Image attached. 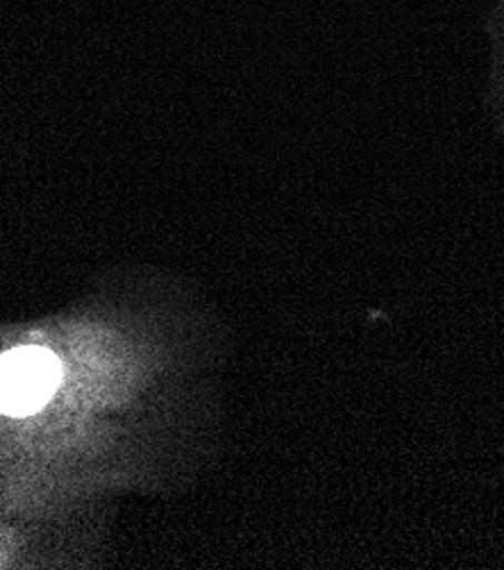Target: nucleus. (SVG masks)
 <instances>
[{
    "instance_id": "1",
    "label": "nucleus",
    "mask_w": 504,
    "mask_h": 570,
    "mask_svg": "<svg viewBox=\"0 0 504 570\" xmlns=\"http://www.w3.org/2000/svg\"><path fill=\"white\" fill-rule=\"evenodd\" d=\"M60 362L46 348H14L0 357V412L30 416L60 384Z\"/></svg>"
}]
</instances>
